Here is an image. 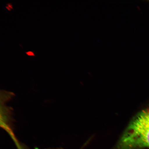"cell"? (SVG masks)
Returning a JSON list of instances; mask_svg holds the SVG:
<instances>
[{
  "label": "cell",
  "mask_w": 149,
  "mask_h": 149,
  "mask_svg": "<svg viewBox=\"0 0 149 149\" xmlns=\"http://www.w3.org/2000/svg\"><path fill=\"white\" fill-rule=\"evenodd\" d=\"M119 149L149 148V104L130 122L119 143Z\"/></svg>",
  "instance_id": "obj_1"
},
{
  "label": "cell",
  "mask_w": 149,
  "mask_h": 149,
  "mask_svg": "<svg viewBox=\"0 0 149 149\" xmlns=\"http://www.w3.org/2000/svg\"><path fill=\"white\" fill-rule=\"evenodd\" d=\"M5 7L9 11H10L12 9H13L12 3H7Z\"/></svg>",
  "instance_id": "obj_2"
},
{
  "label": "cell",
  "mask_w": 149,
  "mask_h": 149,
  "mask_svg": "<svg viewBox=\"0 0 149 149\" xmlns=\"http://www.w3.org/2000/svg\"><path fill=\"white\" fill-rule=\"evenodd\" d=\"M25 53L29 56H35L34 52L33 51H29L25 52Z\"/></svg>",
  "instance_id": "obj_3"
}]
</instances>
